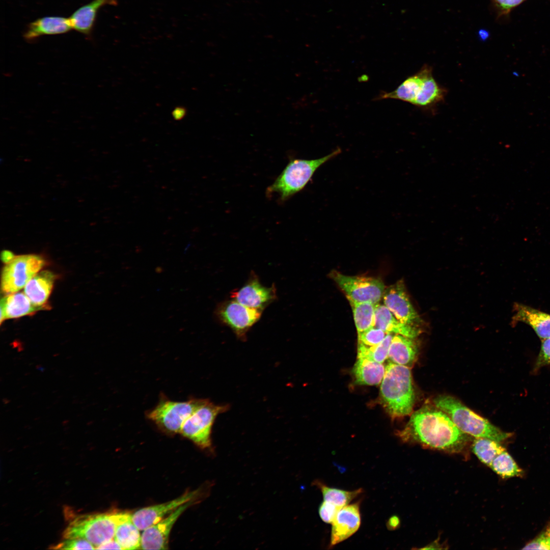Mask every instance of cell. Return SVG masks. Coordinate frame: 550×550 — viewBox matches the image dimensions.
I'll return each mask as SVG.
<instances>
[{
  "instance_id": "obj_19",
  "label": "cell",
  "mask_w": 550,
  "mask_h": 550,
  "mask_svg": "<svg viewBox=\"0 0 550 550\" xmlns=\"http://www.w3.org/2000/svg\"><path fill=\"white\" fill-rule=\"evenodd\" d=\"M115 4L116 0H92L81 6L69 17L73 29L85 35H90L99 9L106 5Z\"/></svg>"
},
{
  "instance_id": "obj_32",
  "label": "cell",
  "mask_w": 550,
  "mask_h": 550,
  "mask_svg": "<svg viewBox=\"0 0 550 550\" xmlns=\"http://www.w3.org/2000/svg\"><path fill=\"white\" fill-rule=\"evenodd\" d=\"M388 333L376 327H372L358 334V343L368 346H375L380 344Z\"/></svg>"
},
{
  "instance_id": "obj_38",
  "label": "cell",
  "mask_w": 550,
  "mask_h": 550,
  "mask_svg": "<svg viewBox=\"0 0 550 550\" xmlns=\"http://www.w3.org/2000/svg\"><path fill=\"white\" fill-rule=\"evenodd\" d=\"M95 549H122V548L119 544V543L114 538L99 545V546H97Z\"/></svg>"
},
{
  "instance_id": "obj_6",
  "label": "cell",
  "mask_w": 550,
  "mask_h": 550,
  "mask_svg": "<svg viewBox=\"0 0 550 550\" xmlns=\"http://www.w3.org/2000/svg\"><path fill=\"white\" fill-rule=\"evenodd\" d=\"M228 405L214 404L203 399L199 406L183 423L180 432L202 449L211 447V432L217 416L228 409Z\"/></svg>"
},
{
  "instance_id": "obj_36",
  "label": "cell",
  "mask_w": 550,
  "mask_h": 550,
  "mask_svg": "<svg viewBox=\"0 0 550 550\" xmlns=\"http://www.w3.org/2000/svg\"><path fill=\"white\" fill-rule=\"evenodd\" d=\"M550 364V338L542 340L535 368L538 369Z\"/></svg>"
},
{
  "instance_id": "obj_34",
  "label": "cell",
  "mask_w": 550,
  "mask_h": 550,
  "mask_svg": "<svg viewBox=\"0 0 550 550\" xmlns=\"http://www.w3.org/2000/svg\"><path fill=\"white\" fill-rule=\"evenodd\" d=\"M52 548L61 549H93L95 546L88 540L81 538H66Z\"/></svg>"
},
{
  "instance_id": "obj_26",
  "label": "cell",
  "mask_w": 550,
  "mask_h": 550,
  "mask_svg": "<svg viewBox=\"0 0 550 550\" xmlns=\"http://www.w3.org/2000/svg\"><path fill=\"white\" fill-rule=\"evenodd\" d=\"M446 93V90L435 80L432 70L425 77L420 92L413 104L423 108L432 107L443 101Z\"/></svg>"
},
{
  "instance_id": "obj_24",
  "label": "cell",
  "mask_w": 550,
  "mask_h": 550,
  "mask_svg": "<svg viewBox=\"0 0 550 550\" xmlns=\"http://www.w3.org/2000/svg\"><path fill=\"white\" fill-rule=\"evenodd\" d=\"M140 531L132 521L130 514L118 512L115 539L122 549H136L141 547V535Z\"/></svg>"
},
{
  "instance_id": "obj_33",
  "label": "cell",
  "mask_w": 550,
  "mask_h": 550,
  "mask_svg": "<svg viewBox=\"0 0 550 550\" xmlns=\"http://www.w3.org/2000/svg\"><path fill=\"white\" fill-rule=\"evenodd\" d=\"M522 549L550 550V522L535 538L528 542Z\"/></svg>"
},
{
  "instance_id": "obj_1",
  "label": "cell",
  "mask_w": 550,
  "mask_h": 550,
  "mask_svg": "<svg viewBox=\"0 0 550 550\" xmlns=\"http://www.w3.org/2000/svg\"><path fill=\"white\" fill-rule=\"evenodd\" d=\"M399 436L406 442L449 452H460L470 440L469 435L460 430L446 413L429 406L411 415Z\"/></svg>"
},
{
  "instance_id": "obj_10",
  "label": "cell",
  "mask_w": 550,
  "mask_h": 550,
  "mask_svg": "<svg viewBox=\"0 0 550 550\" xmlns=\"http://www.w3.org/2000/svg\"><path fill=\"white\" fill-rule=\"evenodd\" d=\"M44 264L45 260L39 255L15 256L3 268L1 278L2 291L7 294L19 291Z\"/></svg>"
},
{
  "instance_id": "obj_29",
  "label": "cell",
  "mask_w": 550,
  "mask_h": 550,
  "mask_svg": "<svg viewBox=\"0 0 550 550\" xmlns=\"http://www.w3.org/2000/svg\"><path fill=\"white\" fill-rule=\"evenodd\" d=\"M314 484L320 490L323 501L332 503L343 507L358 497L363 492L362 489L348 491L329 487L320 481H315Z\"/></svg>"
},
{
  "instance_id": "obj_27",
  "label": "cell",
  "mask_w": 550,
  "mask_h": 550,
  "mask_svg": "<svg viewBox=\"0 0 550 550\" xmlns=\"http://www.w3.org/2000/svg\"><path fill=\"white\" fill-rule=\"evenodd\" d=\"M472 449L478 458L488 466L498 455L506 450L500 442L483 437H475Z\"/></svg>"
},
{
  "instance_id": "obj_13",
  "label": "cell",
  "mask_w": 550,
  "mask_h": 550,
  "mask_svg": "<svg viewBox=\"0 0 550 550\" xmlns=\"http://www.w3.org/2000/svg\"><path fill=\"white\" fill-rule=\"evenodd\" d=\"M199 493V489L188 491L170 501L140 509L131 515L132 521L140 530H144L162 520L181 505L195 500Z\"/></svg>"
},
{
  "instance_id": "obj_5",
  "label": "cell",
  "mask_w": 550,
  "mask_h": 550,
  "mask_svg": "<svg viewBox=\"0 0 550 550\" xmlns=\"http://www.w3.org/2000/svg\"><path fill=\"white\" fill-rule=\"evenodd\" d=\"M118 512L86 514L75 518L63 533L65 539L81 538L95 546L115 538Z\"/></svg>"
},
{
  "instance_id": "obj_21",
  "label": "cell",
  "mask_w": 550,
  "mask_h": 550,
  "mask_svg": "<svg viewBox=\"0 0 550 550\" xmlns=\"http://www.w3.org/2000/svg\"><path fill=\"white\" fill-rule=\"evenodd\" d=\"M432 69L428 65H424L416 74L407 77L394 91L381 94L380 99H395L413 104L419 94L423 80Z\"/></svg>"
},
{
  "instance_id": "obj_11",
  "label": "cell",
  "mask_w": 550,
  "mask_h": 550,
  "mask_svg": "<svg viewBox=\"0 0 550 550\" xmlns=\"http://www.w3.org/2000/svg\"><path fill=\"white\" fill-rule=\"evenodd\" d=\"M382 298L383 305L400 322L421 327L423 322L411 303L403 281L385 289Z\"/></svg>"
},
{
  "instance_id": "obj_25",
  "label": "cell",
  "mask_w": 550,
  "mask_h": 550,
  "mask_svg": "<svg viewBox=\"0 0 550 550\" xmlns=\"http://www.w3.org/2000/svg\"><path fill=\"white\" fill-rule=\"evenodd\" d=\"M385 371L386 367L382 363L366 358H358L352 369L355 382L368 386L381 383Z\"/></svg>"
},
{
  "instance_id": "obj_12",
  "label": "cell",
  "mask_w": 550,
  "mask_h": 550,
  "mask_svg": "<svg viewBox=\"0 0 550 550\" xmlns=\"http://www.w3.org/2000/svg\"><path fill=\"white\" fill-rule=\"evenodd\" d=\"M230 297L246 307L263 311L276 299L277 290L274 285H263L257 276L252 272L242 286L231 292Z\"/></svg>"
},
{
  "instance_id": "obj_20",
  "label": "cell",
  "mask_w": 550,
  "mask_h": 550,
  "mask_svg": "<svg viewBox=\"0 0 550 550\" xmlns=\"http://www.w3.org/2000/svg\"><path fill=\"white\" fill-rule=\"evenodd\" d=\"M419 352L416 338L394 334L390 345L388 359L390 362L410 367Z\"/></svg>"
},
{
  "instance_id": "obj_9",
  "label": "cell",
  "mask_w": 550,
  "mask_h": 550,
  "mask_svg": "<svg viewBox=\"0 0 550 550\" xmlns=\"http://www.w3.org/2000/svg\"><path fill=\"white\" fill-rule=\"evenodd\" d=\"M262 311L246 307L232 299L218 303L214 310L217 321L228 326L240 340L260 319Z\"/></svg>"
},
{
  "instance_id": "obj_16",
  "label": "cell",
  "mask_w": 550,
  "mask_h": 550,
  "mask_svg": "<svg viewBox=\"0 0 550 550\" xmlns=\"http://www.w3.org/2000/svg\"><path fill=\"white\" fill-rule=\"evenodd\" d=\"M73 29L69 18L61 16H45L29 24L23 33L28 41H33L44 35H54L66 33Z\"/></svg>"
},
{
  "instance_id": "obj_37",
  "label": "cell",
  "mask_w": 550,
  "mask_h": 550,
  "mask_svg": "<svg viewBox=\"0 0 550 550\" xmlns=\"http://www.w3.org/2000/svg\"><path fill=\"white\" fill-rule=\"evenodd\" d=\"M498 5L505 11L518 5L525 0H493Z\"/></svg>"
},
{
  "instance_id": "obj_14",
  "label": "cell",
  "mask_w": 550,
  "mask_h": 550,
  "mask_svg": "<svg viewBox=\"0 0 550 550\" xmlns=\"http://www.w3.org/2000/svg\"><path fill=\"white\" fill-rule=\"evenodd\" d=\"M195 500L188 502L176 509L159 522L147 528L141 535L143 549H166L171 529L181 514Z\"/></svg>"
},
{
  "instance_id": "obj_30",
  "label": "cell",
  "mask_w": 550,
  "mask_h": 550,
  "mask_svg": "<svg viewBox=\"0 0 550 550\" xmlns=\"http://www.w3.org/2000/svg\"><path fill=\"white\" fill-rule=\"evenodd\" d=\"M489 467L504 478L521 477L524 474L522 470L506 450L498 455Z\"/></svg>"
},
{
  "instance_id": "obj_28",
  "label": "cell",
  "mask_w": 550,
  "mask_h": 550,
  "mask_svg": "<svg viewBox=\"0 0 550 550\" xmlns=\"http://www.w3.org/2000/svg\"><path fill=\"white\" fill-rule=\"evenodd\" d=\"M349 302L352 309L358 334L373 327L376 304L351 301Z\"/></svg>"
},
{
  "instance_id": "obj_2",
  "label": "cell",
  "mask_w": 550,
  "mask_h": 550,
  "mask_svg": "<svg viewBox=\"0 0 550 550\" xmlns=\"http://www.w3.org/2000/svg\"><path fill=\"white\" fill-rule=\"evenodd\" d=\"M380 397L383 407L392 417L410 414L416 395L409 367L389 363L381 382Z\"/></svg>"
},
{
  "instance_id": "obj_4",
  "label": "cell",
  "mask_w": 550,
  "mask_h": 550,
  "mask_svg": "<svg viewBox=\"0 0 550 550\" xmlns=\"http://www.w3.org/2000/svg\"><path fill=\"white\" fill-rule=\"evenodd\" d=\"M436 407L446 413L462 432L475 437H483L501 442L511 436L487 420L477 415L456 398L439 395L433 400Z\"/></svg>"
},
{
  "instance_id": "obj_41",
  "label": "cell",
  "mask_w": 550,
  "mask_h": 550,
  "mask_svg": "<svg viewBox=\"0 0 550 550\" xmlns=\"http://www.w3.org/2000/svg\"><path fill=\"white\" fill-rule=\"evenodd\" d=\"M184 111H183V109H176L174 111L173 115L175 118L180 119L184 115Z\"/></svg>"
},
{
  "instance_id": "obj_7",
  "label": "cell",
  "mask_w": 550,
  "mask_h": 550,
  "mask_svg": "<svg viewBox=\"0 0 550 550\" xmlns=\"http://www.w3.org/2000/svg\"><path fill=\"white\" fill-rule=\"evenodd\" d=\"M203 399H191L185 401H173L162 398L147 413V417L160 429L170 434L180 432L186 420L199 406Z\"/></svg>"
},
{
  "instance_id": "obj_39",
  "label": "cell",
  "mask_w": 550,
  "mask_h": 550,
  "mask_svg": "<svg viewBox=\"0 0 550 550\" xmlns=\"http://www.w3.org/2000/svg\"><path fill=\"white\" fill-rule=\"evenodd\" d=\"M399 523V518L396 516H393L387 521V528L389 530H395L398 527Z\"/></svg>"
},
{
  "instance_id": "obj_3",
  "label": "cell",
  "mask_w": 550,
  "mask_h": 550,
  "mask_svg": "<svg viewBox=\"0 0 550 550\" xmlns=\"http://www.w3.org/2000/svg\"><path fill=\"white\" fill-rule=\"evenodd\" d=\"M341 152L337 148L330 154L315 159H291L281 173L266 189V195L277 194L279 201L284 202L302 190L311 180L316 170L322 164Z\"/></svg>"
},
{
  "instance_id": "obj_15",
  "label": "cell",
  "mask_w": 550,
  "mask_h": 550,
  "mask_svg": "<svg viewBox=\"0 0 550 550\" xmlns=\"http://www.w3.org/2000/svg\"><path fill=\"white\" fill-rule=\"evenodd\" d=\"M361 522L359 502L343 506L332 523L329 547L351 536L359 529Z\"/></svg>"
},
{
  "instance_id": "obj_35",
  "label": "cell",
  "mask_w": 550,
  "mask_h": 550,
  "mask_svg": "<svg viewBox=\"0 0 550 550\" xmlns=\"http://www.w3.org/2000/svg\"><path fill=\"white\" fill-rule=\"evenodd\" d=\"M342 508L332 503L323 501L318 508L319 515L323 522L332 524Z\"/></svg>"
},
{
  "instance_id": "obj_40",
  "label": "cell",
  "mask_w": 550,
  "mask_h": 550,
  "mask_svg": "<svg viewBox=\"0 0 550 550\" xmlns=\"http://www.w3.org/2000/svg\"><path fill=\"white\" fill-rule=\"evenodd\" d=\"M14 257L13 254L9 251H4L2 253V260L6 263L12 260Z\"/></svg>"
},
{
  "instance_id": "obj_18",
  "label": "cell",
  "mask_w": 550,
  "mask_h": 550,
  "mask_svg": "<svg viewBox=\"0 0 550 550\" xmlns=\"http://www.w3.org/2000/svg\"><path fill=\"white\" fill-rule=\"evenodd\" d=\"M514 311L513 323L528 324L542 340L550 338V314L519 303L514 304Z\"/></svg>"
},
{
  "instance_id": "obj_31",
  "label": "cell",
  "mask_w": 550,
  "mask_h": 550,
  "mask_svg": "<svg viewBox=\"0 0 550 550\" xmlns=\"http://www.w3.org/2000/svg\"><path fill=\"white\" fill-rule=\"evenodd\" d=\"M394 335L388 334L383 340L375 346H368L358 343V358H366L383 363L388 359L390 345Z\"/></svg>"
},
{
  "instance_id": "obj_23",
  "label": "cell",
  "mask_w": 550,
  "mask_h": 550,
  "mask_svg": "<svg viewBox=\"0 0 550 550\" xmlns=\"http://www.w3.org/2000/svg\"><path fill=\"white\" fill-rule=\"evenodd\" d=\"M54 279L55 276L50 271L39 272L26 284L24 293L33 304L42 307L50 295Z\"/></svg>"
},
{
  "instance_id": "obj_22",
  "label": "cell",
  "mask_w": 550,
  "mask_h": 550,
  "mask_svg": "<svg viewBox=\"0 0 550 550\" xmlns=\"http://www.w3.org/2000/svg\"><path fill=\"white\" fill-rule=\"evenodd\" d=\"M22 292L8 294L1 300V323L8 318L20 317L41 310Z\"/></svg>"
},
{
  "instance_id": "obj_8",
  "label": "cell",
  "mask_w": 550,
  "mask_h": 550,
  "mask_svg": "<svg viewBox=\"0 0 550 550\" xmlns=\"http://www.w3.org/2000/svg\"><path fill=\"white\" fill-rule=\"evenodd\" d=\"M330 277L348 301L377 304L382 299L386 289L383 282L377 278L347 276L336 270L330 273Z\"/></svg>"
},
{
  "instance_id": "obj_17",
  "label": "cell",
  "mask_w": 550,
  "mask_h": 550,
  "mask_svg": "<svg viewBox=\"0 0 550 550\" xmlns=\"http://www.w3.org/2000/svg\"><path fill=\"white\" fill-rule=\"evenodd\" d=\"M374 326L388 334L417 338L422 332L421 327L403 323L398 320L384 305L375 307Z\"/></svg>"
}]
</instances>
